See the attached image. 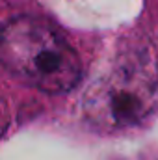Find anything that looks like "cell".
<instances>
[{"instance_id":"2","label":"cell","mask_w":158,"mask_h":160,"mask_svg":"<svg viewBox=\"0 0 158 160\" xmlns=\"http://www.w3.org/2000/svg\"><path fill=\"white\" fill-rule=\"evenodd\" d=\"M156 93L158 73L149 58L125 54L87 88L84 114L104 132L132 128L153 112Z\"/></svg>"},{"instance_id":"1","label":"cell","mask_w":158,"mask_h":160,"mask_svg":"<svg viewBox=\"0 0 158 160\" xmlns=\"http://www.w3.org/2000/svg\"><path fill=\"white\" fill-rule=\"evenodd\" d=\"M0 62L7 73L45 93H67L82 78L77 50L47 21L22 15L0 32Z\"/></svg>"}]
</instances>
